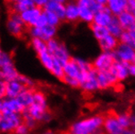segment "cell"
I'll use <instances>...</instances> for the list:
<instances>
[{
    "instance_id": "obj_27",
    "label": "cell",
    "mask_w": 135,
    "mask_h": 134,
    "mask_svg": "<svg viewBox=\"0 0 135 134\" xmlns=\"http://www.w3.org/2000/svg\"><path fill=\"white\" fill-rule=\"evenodd\" d=\"M109 34L114 36L115 37H117L119 39V37L121 36V34L123 33V32L124 31L123 29V28L121 27V25L120 24L117 16H114V18L112 19V21H111V23L108 24V26L107 27Z\"/></svg>"
},
{
    "instance_id": "obj_30",
    "label": "cell",
    "mask_w": 135,
    "mask_h": 134,
    "mask_svg": "<svg viewBox=\"0 0 135 134\" xmlns=\"http://www.w3.org/2000/svg\"><path fill=\"white\" fill-rule=\"evenodd\" d=\"M43 12L46 15V20H47V24L54 26V27H58L62 22V21L59 18V16H56L55 13H52L51 12H48V11H45L43 10Z\"/></svg>"
},
{
    "instance_id": "obj_18",
    "label": "cell",
    "mask_w": 135,
    "mask_h": 134,
    "mask_svg": "<svg viewBox=\"0 0 135 134\" xmlns=\"http://www.w3.org/2000/svg\"><path fill=\"white\" fill-rule=\"evenodd\" d=\"M80 87L86 92H90L99 89L97 81V71L95 70V68L90 72L87 78L81 84Z\"/></svg>"
},
{
    "instance_id": "obj_17",
    "label": "cell",
    "mask_w": 135,
    "mask_h": 134,
    "mask_svg": "<svg viewBox=\"0 0 135 134\" xmlns=\"http://www.w3.org/2000/svg\"><path fill=\"white\" fill-rule=\"evenodd\" d=\"M43 10L55 13L63 21L65 17V3H59L55 0H50Z\"/></svg>"
},
{
    "instance_id": "obj_36",
    "label": "cell",
    "mask_w": 135,
    "mask_h": 134,
    "mask_svg": "<svg viewBox=\"0 0 135 134\" xmlns=\"http://www.w3.org/2000/svg\"><path fill=\"white\" fill-rule=\"evenodd\" d=\"M50 0H33V3L34 4V7L41 8V9H44V7L46 6V4L48 3Z\"/></svg>"
},
{
    "instance_id": "obj_22",
    "label": "cell",
    "mask_w": 135,
    "mask_h": 134,
    "mask_svg": "<svg viewBox=\"0 0 135 134\" xmlns=\"http://www.w3.org/2000/svg\"><path fill=\"white\" fill-rule=\"evenodd\" d=\"M33 7H34L33 0H21L20 2H18L16 3L11 4L12 12L18 14H21Z\"/></svg>"
},
{
    "instance_id": "obj_31",
    "label": "cell",
    "mask_w": 135,
    "mask_h": 134,
    "mask_svg": "<svg viewBox=\"0 0 135 134\" xmlns=\"http://www.w3.org/2000/svg\"><path fill=\"white\" fill-rule=\"evenodd\" d=\"M130 115L129 114H122L118 115L117 114V119L118 121L122 127L123 129H127L131 126V121H130Z\"/></svg>"
},
{
    "instance_id": "obj_15",
    "label": "cell",
    "mask_w": 135,
    "mask_h": 134,
    "mask_svg": "<svg viewBox=\"0 0 135 134\" xmlns=\"http://www.w3.org/2000/svg\"><path fill=\"white\" fill-rule=\"evenodd\" d=\"M128 0H108L106 7L114 16H117L121 12L127 10Z\"/></svg>"
},
{
    "instance_id": "obj_51",
    "label": "cell",
    "mask_w": 135,
    "mask_h": 134,
    "mask_svg": "<svg viewBox=\"0 0 135 134\" xmlns=\"http://www.w3.org/2000/svg\"><path fill=\"white\" fill-rule=\"evenodd\" d=\"M132 63H134V64H135V58H134V59H133V61Z\"/></svg>"
},
{
    "instance_id": "obj_48",
    "label": "cell",
    "mask_w": 135,
    "mask_h": 134,
    "mask_svg": "<svg viewBox=\"0 0 135 134\" xmlns=\"http://www.w3.org/2000/svg\"><path fill=\"white\" fill-rule=\"evenodd\" d=\"M2 108H3V100H0V112L2 111Z\"/></svg>"
},
{
    "instance_id": "obj_20",
    "label": "cell",
    "mask_w": 135,
    "mask_h": 134,
    "mask_svg": "<svg viewBox=\"0 0 135 134\" xmlns=\"http://www.w3.org/2000/svg\"><path fill=\"white\" fill-rule=\"evenodd\" d=\"M128 64L126 63H122L120 61H117L111 68L112 72L117 76L118 81H122L125 79L129 75Z\"/></svg>"
},
{
    "instance_id": "obj_46",
    "label": "cell",
    "mask_w": 135,
    "mask_h": 134,
    "mask_svg": "<svg viewBox=\"0 0 135 134\" xmlns=\"http://www.w3.org/2000/svg\"><path fill=\"white\" fill-rule=\"evenodd\" d=\"M55 1H57L59 3H66L68 0H55Z\"/></svg>"
},
{
    "instance_id": "obj_9",
    "label": "cell",
    "mask_w": 135,
    "mask_h": 134,
    "mask_svg": "<svg viewBox=\"0 0 135 134\" xmlns=\"http://www.w3.org/2000/svg\"><path fill=\"white\" fill-rule=\"evenodd\" d=\"M97 81L99 89L112 87L117 85L119 81L111 69L107 71H97Z\"/></svg>"
},
{
    "instance_id": "obj_10",
    "label": "cell",
    "mask_w": 135,
    "mask_h": 134,
    "mask_svg": "<svg viewBox=\"0 0 135 134\" xmlns=\"http://www.w3.org/2000/svg\"><path fill=\"white\" fill-rule=\"evenodd\" d=\"M64 21L70 23L79 21V7L75 0H68L65 3Z\"/></svg>"
},
{
    "instance_id": "obj_32",
    "label": "cell",
    "mask_w": 135,
    "mask_h": 134,
    "mask_svg": "<svg viewBox=\"0 0 135 134\" xmlns=\"http://www.w3.org/2000/svg\"><path fill=\"white\" fill-rule=\"evenodd\" d=\"M18 81H20L21 84H23L26 88L28 89H33L35 88V83L33 82V81H32L30 78L27 77L26 76L24 75H19L18 77L16 79Z\"/></svg>"
},
{
    "instance_id": "obj_11",
    "label": "cell",
    "mask_w": 135,
    "mask_h": 134,
    "mask_svg": "<svg viewBox=\"0 0 135 134\" xmlns=\"http://www.w3.org/2000/svg\"><path fill=\"white\" fill-rule=\"evenodd\" d=\"M42 12H43L42 9L34 7L33 8H30V9H28V10L21 13L20 15L21 16V19L23 22L25 23V24L30 28V27L35 26L38 17L40 16Z\"/></svg>"
},
{
    "instance_id": "obj_1",
    "label": "cell",
    "mask_w": 135,
    "mask_h": 134,
    "mask_svg": "<svg viewBox=\"0 0 135 134\" xmlns=\"http://www.w3.org/2000/svg\"><path fill=\"white\" fill-rule=\"evenodd\" d=\"M104 116H96L73 123L69 128L73 134H93L103 125Z\"/></svg>"
},
{
    "instance_id": "obj_19",
    "label": "cell",
    "mask_w": 135,
    "mask_h": 134,
    "mask_svg": "<svg viewBox=\"0 0 135 134\" xmlns=\"http://www.w3.org/2000/svg\"><path fill=\"white\" fill-rule=\"evenodd\" d=\"M117 18L124 31L130 30L135 25V20L133 13L127 10L121 12L120 15L117 16Z\"/></svg>"
},
{
    "instance_id": "obj_49",
    "label": "cell",
    "mask_w": 135,
    "mask_h": 134,
    "mask_svg": "<svg viewBox=\"0 0 135 134\" xmlns=\"http://www.w3.org/2000/svg\"><path fill=\"white\" fill-rule=\"evenodd\" d=\"M131 30H132V31H133V32L135 33V25H134V26H133V27L131 28Z\"/></svg>"
},
{
    "instance_id": "obj_37",
    "label": "cell",
    "mask_w": 135,
    "mask_h": 134,
    "mask_svg": "<svg viewBox=\"0 0 135 134\" xmlns=\"http://www.w3.org/2000/svg\"><path fill=\"white\" fill-rule=\"evenodd\" d=\"M6 97V82L0 80V100Z\"/></svg>"
},
{
    "instance_id": "obj_14",
    "label": "cell",
    "mask_w": 135,
    "mask_h": 134,
    "mask_svg": "<svg viewBox=\"0 0 135 134\" xmlns=\"http://www.w3.org/2000/svg\"><path fill=\"white\" fill-rule=\"evenodd\" d=\"M25 108L18 102L16 98H6L3 100V108L1 112H12L21 114Z\"/></svg>"
},
{
    "instance_id": "obj_54",
    "label": "cell",
    "mask_w": 135,
    "mask_h": 134,
    "mask_svg": "<svg viewBox=\"0 0 135 134\" xmlns=\"http://www.w3.org/2000/svg\"><path fill=\"white\" fill-rule=\"evenodd\" d=\"M128 1H129V0H128Z\"/></svg>"
},
{
    "instance_id": "obj_42",
    "label": "cell",
    "mask_w": 135,
    "mask_h": 134,
    "mask_svg": "<svg viewBox=\"0 0 135 134\" xmlns=\"http://www.w3.org/2000/svg\"><path fill=\"white\" fill-rule=\"evenodd\" d=\"M130 121H131V126L133 128V130H135V115L133 116H130Z\"/></svg>"
},
{
    "instance_id": "obj_16",
    "label": "cell",
    "mask_w": 135,
    "mask_h": 134,
    "mask_svg": "<svg viewBox=\"0 0 135 134\" xmlns=\"http://www.w3.org/2000/svg\"><path fill=\"white\" fill-rule=\"evenodd\" d=\"M120 41L117 37L108 34L104 38L99 41V45L103 52H113L119 45Z\"/></svg>"
},
{
    "instance_id": "obj_47",
    "label": "cell",
    "mask_w": 135,
    "mask_h": 134,
    "mask_svg": "<svg viewBox=\"0 0 135 134\" xmlns=\"http://www.w3.org/2000/svg\"><path fill=\"white\" fill-rule=\"evenodd\" d=\"M59 134H73V133L70 132L69 131H66V132H60Z\"/></svg>"
},
{
    "instance_id": "obj_44",
    "label": "cell",
    "mask_w": 135,
    "mask_h": 134,
    "mask_svg": "<svg viewBox=\"0 0 135 134\" xmlns=\"http://www.w3.org/2000/svg\"><path fill=\"white\" fill-rule=\"evenodd\" d=\"M7 1L10 4H14V3H16L18 2H20L21 0H7Z\"/></svg>"
},
{
    "instance_id": "obj_21",
    "label": "cell",
    "mask_w": 135,
    "mask_h": 134,
    "mask_svg": "<svg viewBox=\"0 0 135 134\" xmlns=\"http://www.w3.org/2000/svg\"><path fill=\"white\" fill-rule=\"evenodd\" d=\"M35 88L33 89H26L24 90L19 96L16 98L18 102L26 109L30 107L33 102V93L35 91Z\"/></svg>"
},
{
    "instance_id": "obj_45",
    "label": "cell",
    "mask_w": 135,
    "mask_h": 134,
    "mask_svg": "<svg viewBox=\"0 0 135 134\" xmlns=\"http://www.w3.org/2000/svg\"><path fill=\"white\" fill-rule=\"evenodd\" d=\"M41 134H55L54 132H52V131H46V132H42V133H41Z\"/></svg>"
},
{
    "instance_id": "obj_6",
    "label": "cell",
    "mask_w": 135,
    "mask_h": 134,
    "mask_svg": "<svg viewBox=\"0 0 135 134\" xmlns=\"http://www.w3.org/2000/svg\"><path fill=\"white\" fill-rule=\"evenodd\" d=\"M117 61L113 52H102L92 64L95 70L107 71L110 70Z\"/></svg>"
},
{
    "instance_id": "obj_34",
    "label": "cell",
    "mask_w": 135,
    "mask_h": 134,
    "mask_svg": "<svg viewBox=\"0 0 135 134\" xmlns=\"http://www.w3.org/2000/svg\"><path fill=\"white\" fill-rule=\"evenodd\" d=\"M30 129L28 128L24 123H22L15 129L13 132L15 134H30Z\"/></svg>"
},
{
    "instance_id": "obj_38",
    "label": "cell",
    "mask_w": 135,
    "mask_h": 134,
    "mask_svg": "<svg viewBox=\"0 0 135 134\" xmlns=\"http://www.w3.org/2000/svg\"><path fill=\"white\" fill-rule=\"evenodd\" d=\"M127 11L133 12L135 11V0H129L127 4Z\"/></svg>"
},
{
    "instance_id": "obj_28",
    "label": "cell",
    "mask_w": 135,
    "mask_h": 134,
    "mask_svg": "<svg viewBox=\"0 0 135 134\" xmlns=\"http://www.w3.org/2000/svg\"><path fill=\"white\" fill-rule=\"evenodd\" d=\"M76 3L78 4V7H84L90 8L94 13L98 12L103 7H105L95 2V0H78Z\"/></svg>"
},
{
    "instance_id": "obj_25",
    "label": "cell",
    "mask_w": 135,
    "mask_h": 134,
    "mask_svg": "<svg viewBox=\"0 0 135 134\" xmlns=\"http://www.w3.org/2000/svg\"><path fill=\"white\" fill-rule=\"evenodd\" d=\"M94 12L90 8L79 7V21L88 24L89 25L91 24L94 21Z\"/></svg>"
},
{
    "instance_id": "obj_29",
    "label": "cell",
    "mask_w": 135,
    "mask_h": 134,
    "mask_svg": "<svg viewBox=\"0 0 135 134\" xmlns=\"http://www.w3.org/2000/svg\"><path fill=\"white\" fill-rule=\"evenodd\" d=\"M30 43H31L33 49L37 53V54L42 52V51H47L46 42L42 39H39V38H31Z\"/></svg>"
},
{
    "instance_id": "obj_12",
    "label": "cell",
    "mask_w": 135,
    "mask_h": 134,
    "mask_svg": "<svg viewBox=\"0 0 135 134\" xmlns=\"http://www.w3.org/2000/svg\"><path fill=\"white\" fill-rule=\"evenodd\" d=\"M25 86L17 80L6 82V97L7 98H16L24 90Z\"/></svg>"
},
{
    "instance_id": "obj_33",
    "label": "cell",
    "mask_w": 135,
    "mask_h": 134,
    "mask_svg": "<svg viewBox=\"0 0 135 134\" xmlns=\"http://www.w3.org/2000/svg\"><path fill=\"white\" fill-rule=\"evenodd\" d=\"M62 81L64 82L65 84L69 85L72 87H74V88H78V87H80V82L75 79V78H72V77H69V76H64V78L62 79Z\"/></svg>"
},
{
    "instance_id": "obj_7",
    "label": "cell",
    "mask_w": 135,
    "mask_h": 134,
    "mask_svg": "<svg viewBox=\"0 0 135 134\" xmlns=\"http://www.w3.org/2000/svg\"><path fill=\"white\" fill-rule=\"evenodd\" d=\"M104 130L107 133L120 134L124 130L117 119V114L114 111H110L104 116L103 125Z\"/></svg>"
},
{
    "instance_id": "obj_52",
    "label": "cell",
    "mask_w": 135,
    "mask_h": 134,
    "mask_svg": "<svg viewBox=\"0 0 135 134\" xmlns=\"http://www.w3.org/2000/svg\"><path fill=\"white\" fill-rule=\"evenodd\" d=\"M105 134H111V133H107V132H105Z\"/></svg>"
},
{
    "instance_id": "obj_41",
    "label": "cell",
    "mask_w": 135,
    "mask_h": 134,
    "mask_svg": "<svg viewBox=\"0 0 135 134\" xmlns=\"http://www.w3.org/2000/svg\"><path fill=\"white\" fill-rule=\"evenodd\" d=\"M4 53H5V51H3V49L1 48V46H0V67H1V64H2V62H3Z\"/></svg>"
},
{
    "instance_id": "obj_23",
    "label": "cell",
    "mask_w": 135,
    "mask_h": 134,
    "mask_svg": "<svg viewBox=\"0 0 135 134\" xmlns=\"http://www.w3.org/2000/svg\"><path fill=\"white\" fill-rule=\"evenodd\" d=\"M37 56L40 62L42 63V64L48 71L51 72L53 67H54V63H55L54 57L48 52V51H42L39 54H37Z\"/></svg>"
},
{
    "instance_id": "obj_4",
    "label": "cell",
    "mask_w": 135,
    "mask_h": 134,
    "mask_svg": "<svg viewBox=\"0 0 135 134\" xmlns=\"http://www.w3.org/2000/svg\"><path fill=\"white\" fill-rule=\"evenodd\" d=\"M2 119L0 121V132H12L15 129L23 123L21 114L12 112H1Z\"/></svg>"
},
{
    "instance_id": "obj_35",
    "label": "cell",
    "mask_w": 135,
    "mask_h": 134,
    "mask_svg": "<svg viewBox=\"0 0 135 134\" xmlns=\"http://www.w3.org/2000/svg\"><path fill=\"white\" fill-rule=\"evenodd\" d=\"M47 24V20H46V15L45 13L42 12V13L40 15V16L38 17L37 21L36 22V24L35 26L36 27H39V28H42L45 25Z\"/></svg>"
},
{
    "instance_id": "obj_8",
    "label": "cell",
    "mask_w": 135,
    "mask_h": 134,
    "mask_svg": "<svg viewBox=\"0 0 135 134\" xmlns=\"http://www.w3.org/2000/svg\"><path fill=\"white\" fill-rule=\"evenodd\" d=\"M113 53L117 60L122 63H132L135 58V51L129 46L121 42L119 43Z\"/></svg>"
},
{
    "instance_id": "obj_43",
    "label": "cell",
    "mask_w": 135,
    "mask_h": 134,
    "mask_svg": "<svg viewBox=\"0 0 135 134\" xmlns=\"http://www.w3.org/2000/svg\"><path fill=\"white\" fill-rule=\"evenodd\" d=\"M107 1L108 0H95V2L102 5V6H106V4H107Z\"/></svg>"
},
{
    "instance_id": "obj_40",
    "label": "cell",
    "mask_w": 135,
    "mask_h": 134,
    "mask_svg": "<svg viewBox=\"0 0 135 134\" xmlns=\"http://www.w3.org/2000/svg\"><path fill=\"white\" fill-rule=\"evenodd\" d=\"M120 134H135V130H133V129H129V128L124 129Z\"/></svg>"
},
{
    "instance_id": "obj_26",
    "label": "cell",
    "mask_w": 135,
    "mask_h": 134,
    "mask_svg": "<svg viewBox=\"0 0 135 134\" xmlns=\"http://www.w3.org/2000/svg\"><path fill=\"white\" fill-rule=\"evenodd\" d=\"M119 41L121 43L129 46L135 51V33L130 30H125L119 37Z\"/></svg>"
},
{
    "instance_id": "obj_3",
    "label": "cell",
    "mask_w": 135,
    "mask_h": 134,
    "mask_svg": "<svg viewBox=\"0 0 135 134\" xmlns=\"http://www.w3.org/2000/svg\"><path fill=\"white\" fill-rule=\"evenodd\" d=\"M6 28L7 32L13 37H21L25 33L26 25L23 22L20 14L12 12L7 20Z\"/></svg>"
},
{
    "instance_id": "obj_5",
    "label": "cell",
    "mask_w": 135,
    "mask_h": 134,
    "mask_svg": "<svg viewBox=\"0 0 135 134\" xmlns=\"http://www.w3.org/2000/svg\"><path fill=\"white\" fill-rule=\"evenodd\" d=\"M28 33L31 38H39L47 42L55 37L57 28L49 24H46L42 28L33 26L28 28Z\"/></svg>"
},
{
    "instance_id": "obj_24",
    "label": "cell",
    "mask_w": 135,
    "mask_h": 134,
    "mask_svg": "<svg viewBox=\"0 0 135 134\" xmlns=\"http://www.w3.org/2000/svg\"><path fill=\"white\" fill-rule=\"evenodd\" d=\"M89 26H90V30H91L94 38L98 42L109 34V32H108V29L107 27L100 26L98 24H95L94 23H92Z\"/></svg>"
},
{
    "instance_id": "obj_13",
    "label": "cell",
    "mask_w": 135,
    "mask_h": 134,
    "mask_svg": "<svg viewBox=\"0 0 135 134\" xmlns=\"http://www.w3.org/2000/svg\"><path fill=\"white\" fill-rule=\"evenodd\" d=\"M113 18H114V16L105 6L100 11H99L98 12H96L94 14L93 23L95 24L100 25V26L108 27Z\"/></svg>"
},
{
    "instance_id": "obj_50",
    "label": "cell",
    "mask_w": 135,
    "mask_h": 134,
    "mask_svg": "<svg viewBox=\"0 0 135 134\" xmlns=\"http://www.w3.org/2000/svg\"><path fill=\"white\" fill-rule=\"evenodd\" d=\"M133 17H134V20H135V11L133 12Z\"/></svg>"
},
{
    "instance_id": "obj_2",
    "label": "cell",
    "mask_w": 135,
    "mask_h": 134,
    "mask_svg": "<svg viewBox=\"0 0 135 134\" xmlns=\"http://www.w3.org/2000/svg\"><path fill=\"white\" fill-rule=\"evenodd\" d=\"M47 51L63 67L71 59L66 46L55 38L46 42Z\"/></svg>"
},
{
    "instance_id": "obj_53",
    "label": "cell",
    "mask_w": 135,
    "mask_h": 134,
    "mask_svg": "<svg viewBox=\"0 0 135 134\" xmlns=\"http://www.w3.org/2000/svg\"><path fill=\"white\" fill-rule=\"evenodd\" d=\"M75 1H78V0H75Z\"/></svg>"
},
{
    "instance_id": "obj_39",
    "label": "cell",
    "mask_w": 135,
    "mask_h": 134,
    "mask_svg": "<svg viewBox=\"0 0 135 134\" xmlns=\"http://www.w3.org/2000/svg\"><path fill=\"white\" fill-rule=\"evenodd\" d=\"M128 70H129V74L135 76V64L134 63L128 64Z\"/></svg>"
}]
</instances>
